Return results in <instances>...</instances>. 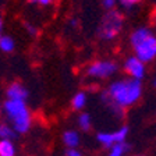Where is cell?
<instances>
[{
    "label": "cell",
    "instance_id": "3",
    "mask_svg": "<svg viewBox=\"0 0 156 156\" xmlns=\"http://www.w3.org/2000/svg\"><path fill=\"white\" fill-rule=\"evenodd\" d=\"M124 17L121 13L116 10H109L103 16L101 24L98 27V36L103 41H112L114 39L123 29Z\"/></svg>",
    "mask_w": 156,
    "mask_h": 156
},
{
    "label": "cell",
    "instance_id": "6",
    "mask_svg": "<svg viewBox=\"0 0 156 156\" xmlns=\"http://www.w3.org/2000/svg\"><path fill=\"white\" fill-rule=\"evenodd\" d=\"M127 134H128V128L127 127H121L117 131L113 133H99L98 134V141L105 146H112L114 144L124 142Z\"/></svg>",
    "mask_w": 156,
    "mask_h": 156
},
{
    "label": "cell",
    "instance_id": "23",
    "mask_svg": "<svg viewBox=\"0 0 156 156\" xmlns=\"http://www.w3.org/2000/svg\"><path fill=\"white\" fill-rule=\"evenodd\" d=\"M153 85H155V88H156V80H155V81H153Z\"/></svg>",
    "mask_w": 156,
    "mask_h": 156
},
{
    "label": "cell",
    "instance_id": "9",
    "mask_svg": "<svg viewBox=\"0 0 156 156\" xmlns=\"http://www.w3.org/2000/svg\"><path fill=\"white\" fill-rule=\"evenodd\" d=\"M151 34H152V31H151V29H148V28H145V27H142V28H136L135 31L131 34V36H130L131 46L138 45L141 41H144L145 38H148Z\"/></svg>",
    "mask_w": 156,
    "mask_h": 156
},
{
    "label": "cell",
    "instance_id": "12",
    "mask_svg": "<svg viewBox=\"0 0 156 156\" xmlns=\"http://www.w3.org/2000/svg\"><path fill=\"white\" fill-rule=\"evenodd\" d=\"M17 133L7 123H0V140H11L16 138Z\"/></svg>",
    "mask_w": 156,
    "mask_h": 156
},
{
    "label": "cell",
    "instance_id": "11",
    "mask_svg": "<svg viewBox=\"0 0 156 156\" xmlns=\"http://www.w3.org/2000/svg\"><path fill=\"white\" fill-rule=\"evenodd\" d=\"M63 141L68 148H75L80 144V135L77 131H66L63 134Z\"/></svg>",
    "mask_w": 156,
    "mask_h": 156
},
{
    "label": "cell",
    "instance_id": "14",
    "mask_svg": "<svg viewBox=\"0 0 156 156\" xmlns=\"http://www.w3.org/2000/svg\"><path fill=\"white\" fill-rule=\"evenodd\" d=\"M128 151V145L126 142H120V144H114L110 146V153L109 156H124V153Z\"/></svg>",
    "mask_w": 156,
    "mask_h": 156
},
{
    "label": "cell",
    "instance_id": "16",
    "mask_svg": "<svg viewBox=\"0 0 156 156\" xmlns=\"http://www.w3.org/2000/svg\"><path fill=\"white\" fill-rule=\"evenodd\" d=\"M78 126L80 128L84 131H88L92 127V121H91V116L88 113H81L78 117Z\"/></svg>",
    "mask_w": 156,
    "mask_h": 156
},
{
    "label": "cell",
    "instance_id": "7",
    "mask_svg": "<svg viewBox=\"0 0 156 156\" xmlns=\"http://www.w3.org/2000/svg\"><path fill=\"white\" fill-rule=\"evenodd\" d=\"M124 70L134 80H138V81H141V78H144L145 75V64L141 60H138L135 56H131L124 62Z\"/></svg>",
    "mask_w": 156,
    "mask_h": 156
},
{
    "label": "cell",
    "instance_id": "19",
    "mask_svg": "<svg viewBox=\"0 0 156 156\" xmlns=\"http://www.w3.org/2000/svg\"><path fill=\"white\" fill-rule=\"evenodd\" d=\"M24 27H25V29L29 32V35H32V36L38 35V28H36V27L31 25L29 23H25V24H24Z\"/></svg>",
    "mask_w": 156,
    "mask_h": 156
},
{
    "label": "cell",
    "instance_id": "24",
    "mask_svg": "<svg viewBox=\"0 0 156 156\" xmlns=\"http://www.w3.org/2000/svg\"><path fill=\"white\" fill-rule=\"evenodd\" d=\"M0 39H2V35H0Z\"/></svg>",
    "mask_w": 156,
    "mask_h": 156
},
{
    "label": "cell",
    "instance_id": "18",
    "mask_svg": "<svg viewBox=\"0 0 156 156\" xmlns=\"http://www.w3.org/2000/svg\"><path fill=\"white\" fill-rule=\"evenodd\" d=\"M116 3H117V0H102V6L106 10H113Z\"/></svg>",
    "mask_w": 156,
    "mask_h": 156
},
{
    "label": "cell",
    "instance_id": "15",
    "mask_svg": "<svg viewBox=\"0 0 156 156\" xmlns=\"http://www.w3.org/2000/svg\"><path fill=\"white\" fill-rule=\"evenodd\" d=\"M14 48H16V42L13 41V38H10V36H2L0 39V49L6 53H10L13 52Z\"/></svg>",
    "mask_w": 156,
    "mask_h": 156
},
{
    "label": "cell",
    "instance_id": "8",
    "mask_svg": "<svg viewBox=\"0 0 156 156\" xmlns=\"http://www.w3.org/2000/svg\"><path fill=\"white\" fill-rule=\"evenodd\" d=\"M6 95H7V99H10V101L25 102L27 98H28V89L23 84H20V82H13V84L9 85Z\"/></svg>",
    "mask_w": 156,
    "mask_h": 156
},
{
    "label": "cell",
    "instance_id": "17",
    "mask_svg": "<svg viewBox=\"0 0 156 156\" xmlns=\"http://www.w3.org/2000/svg\"><path fill=\"white\" fill-rule=\"evenodd\" d=\"M119 3L121 4V7H124V9H131V7H134L135 4L141 3L142 0H117Z\"/></svg>",
    "mask_w": 156,
    "mask_h": 156
},
{
    "label": "cell",
    "instance_id": "22",
    "mask_svg": "<svg viewBox=\"0 0 156 156\" xmlns=\"http://www.w3.org/2000/svg\"><path fill=\"white\" fill-rule=\"evenodd\" d=\"M2 28H3V21H2V18H0V31H2Z\"/></svg>",
    "mask_w": 156,
    "mask_h": 156
},
{
    "label": "cell",
    "instance_id": "13",
    "mask_svg": "<svg viewBox=\"0 0 156 156\" xmlns=\"http://www.w3.org/2000/svg\"><path fill=\"white\" fill-rule=\"evenodd\" d=\"M85 103H87V94H85V92H78V94H75L71 101V105L75 110H81L82 107L85 106Z\"/></svg>",
    "mask_w": 156,
    "mask_h": 156
},
{
    "label": "cell",
    "instance_id": "1",
    "mask_svg": "<svg viewBox=\"0 0 156 156\" xmlns=\"http://www.w3.org/2000/svg\"><path fill=\"white\" fill-rule=\"evenodd\" d=\"M142 95V85L138 80H120L110 84L109 89L103 92L102 101L112 110L120 112L124 107L136 103Z\"/></svg>",
    "mask_w": 156,
    "mask_h": 156
},
{
    "label": "cell",
    "instance_id": "20",
    "mask_svg": "<svg viewBox=\"0 0 156 156\" xmlns=\"http://www.w3.org/2000/svg\"><path fill=\"white\" fill-rule=\"evenodd\" d=\"M66 156H82L80 151H77L75 148H68V151L66 152Z\"/></svg>",
    "mask_w": 156,
    "mask_h": 156
},
{
    "label": "cell",
    "instance_id": "5",
    "mask_svg": "<svg viewBox=\"0 0 156 156\" xmlns=\"http://www.w3.org/2000/svg\"><path fill=\"white\" fill-rule=\"evenodd\" d=\"M117 71V64L110 60H98L89 64L87 74L92 78H107Z\"/></svg>",
    "mask_w": 156,
    "mask_h": 156
},
{
    "label": "cell",
    "instance_id": "25",
    "mask_svg": "<svg viewBox=\"0 0 156 156\" xmlns=\"http://www.w3.org/2000/svg\"><path fill=\"white\" fill-rule=\"evenodd\" d=\"M155 23H156V18H155Z\"/></svg>",
    "mask_w": 156,
    "mask_h": 156
},
{
    "label": "cell",
    "instance_id": "21",
    "mask_svg": "<svg viewBox=\"0 0 156 156\" xmlns=\"http://www.w3.org/2000/svg\"><path fill=\"white\" fill-rule=\"evenodd\" d=\"M32 2H35V3L41 4V6H48V4L52 3V0H32Z\"/></svg>",
    "mask_w": 156,
    "mask_h": 156
},
{
    "label": "cell",
    "instance_id": "10",
    "mask_svg": "<svg viewBox=\"0 0 156 156\" xmlns=\"http://www.w3.org/2000/svg\"><path fill=\"white\" fill-rule=\"evenodd\" d=\"M17 149L11 140H0V156H16Z\"/></svg>",
    "mask_w": 156,
    "mask_h": 156
},
{
    "label": "cell",
    "instance_id": "2",
    "mask_svg": "<svg viewBox=\"0 0 156 156\" xmlns=\"http://www.w3.org/2000/svg\"><path fill=\"white\" fill-rule=\"evenodd\" d=\"M3 113L9 120L11 128L17 134H25L29 131L32 124V116L25 102L7 99L3 103Z\"/></svg>",
    "mask_w": 156,
    "mask_h": 156
},
{
    "label": "cell",
    "instance_id": "4",
    "mask_svg": "<svg viewBox=\"0 0 156 156\" xmlns=\"http://www.w3.org/2000/svg\"><path fill=\"white\" fill-rule=\"evenodd\" d=\"M135 57L145 64V63L152 62L156 57V36L151 34L148 38L141 41L138 45L133 46Z\"/></svg>",
    "mask_w": 156,
    "mask_h": 156
}]
</instances>
